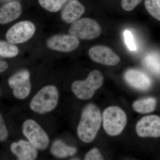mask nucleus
Returning <instances> with one entry per match:
<instances>
[{
  "label": "nucleus",
  "instance_id": "5",
  "mask_svg": "<svg viewBox=\"0 0 160 160\" xmlns=\"http://www.w3.org/2000/svg\"><path fill=\"white\" fill-rule=\"evenodd\" d=\"M102 28L95 20L89 18L79 19L71 23L69 29V34L78 39L90 40L99 37Z\"/></svg>",
  "mask_w": 160,
  "mask_h": 160
},
{
  "label": "nucleus",
  "instance_id": "2",
  "mask_svg": "<svg viewBox=\"0 0 160 160\" xmlns=\"http://www.w3.org/2000/svg\"><path fill=\"white\" fill-rule=\"evenodd\" d=\"M59 100V92L56 86L47 85L39 90L32 98L29 107L32 111L44 114L54 110Z\"/></svg>",
  "mask_w": 160,
  "mask_h": 160
},
{
  "label": "nucleus",
  "instance_id": "24",
  "mask_svg": "<svg viewBox=\"0 0 160 160\" xmlns=\"http://www.w3.org/2000/svg\"><path fill=\"white\" fill-rule=\"evenodd\" d=\"M124 35L125 42L129 50L131 51L136 50V47L135 45L133 36L131 32L128 30H125L124 32Z\"/></svg>",
  "mask_w": 160,
  "mask_h": 160
},
{
  "label": "nucleus",
  "instance_id": "13",
  "mask_svg": "<svg viewBox=\"0 0 160 160\" xmlns=\"http://www.w3.org/2000/svg\"><path fill=\"white\" fill-rule=\"evenodd\" d=\"M85 12V7L78 0H68L62 8L61 19L64 23L71 24L79 19Z\"/></svg>",
  "mask_w": 160,
  "mask_h": 160
},
{
  "label": "nucleus",
  "instance_id": "19",
  "mask_svg": "<svg viewBox=\"0 0 160 160\" xmlns=\"http://www.w3.org/2000/svg\"><path fill=\"white\" fill-rule=\"evenodd\" d=\"M18 48L14 44L1 41L0 42V56L2 57L11 58L17 56L18 54Z\"/></svg>",
  "mask_w": 160,
  "mask_h": 160
},
{
  "label": "nucleus",
  "instance_id": "17",
  "mask_svg": "<svg viewBox=\"0 0 160 160\" xmlns=\"http://www.w3.org/2000/svg\"><path fill=\"white\" fill-rule=\"evenodd\" d=\"M156 104L155 99L149 98L135 101L132 104V107L137 112L146 114L154 111L156 107Z\"/></svg>",
  "mask_w": 160,
  "mask_h": 160
},
{
  "label": "nucleus",
  "instance_id": "15",
  "mask_svg": "<svg viewBox=\"0 0 160 160\" xmlns=\"http://www.w3.org/2000/svg\"><path fill=\"white\" fill-rule=\"evenodd\" d=\"M21 4L17 2L6 3L0 9V23L7 24L19 17L22 12Z\"/></svg>",
  "mask_w": 160,
  "mask_h": 160
},
{
  "label": "nucleus",
  "instance_id": "14",
  "mask_svg": "<svg viewBox=\"0 0 160 160\" xmlns=\"http://www.w3.org/2000/svg\"><path fill=\"white\" fill-rule=\"evenodd\" d=\"M10 149L19 160H34L38 157V149L29 141L20 140L12 143Z\"/></svg>",
  "mask_w": 160,
  "mask_h": 160
},
{
  "label": "nucleus",
  "instance_id": "4",
  "mask_svg": "<svg viewBox=\"0 0 160 160\" xmlns=\"http://www.w3.org/2000/svg\"><path fill=\"white\" fill-rule=\"evenodd\" d=\"M103 126L106 133L116 136L122 133L127 122V115L118 106H111L105 109L102 114Z\"/></svg>",
  "mask_w": 160,
  "mask_h": 160
},
{
  "label": "nucleus",
  "instance_id": "9",
  "mask_svg": "<svg viewBox=\"0 0 160 160\" xmlns=\"http://www.w3.org/2000/svg\"><path fill=\"white\" fill-rule=\"evenodd\" d=\"M136 131L140 137H160V117L151 115L142 118L137 123Z\"/></svg>",
  "mask_w": 160,
  "mask_h": 160
},
{
  "label": "nucleus",
  "instance_id": "11",
  "mask_svg": "<svg viewBox=\"0 0 160 160\" xmlns=\"http://www.w3.org/2000/svg\"><path fill=\"white\" fill-rule=\"evenodd\" d=\"M89 58L95 62L107 66H114L120 62V58L109 47L97 45L88 51Z\"/></svg>",
  "mask_w": 160,
  "mask_h": 160
},
{
  "label": "nucleus",
  "instance_id": "12",
  "mask_svg": "<svg viewBox=\"0 0 160 160\" xmlns=\"http://www.w3.org/2000/svg\"><path fill=\"white\" fill-rule=\"evenodd\" d=\"M124 78L129 86L142 91L148 90L152 83L151 79L146 73L137 69L127 70L124 73Z\"/></svg>",
  "mask_w": 160,
  "mask_h": 160
},
{
  "label": "nucleus",
  "instance_id": "1",
  "mask_svg": "<svg viewBox=\"0 0 160 160\" xmlns=\"http://www.w3.org/2000/svg\"><path fill=\"white\" fill-rule=\"evenodd\" d=\"M102 121V114L97 106L89 104L85 106L77 129L80 140L86 143L92 142L99 130Z\"/></svg>",
  "mask_w": 160,
  "mask_h": 160
},
{
  "label": "nucleus",
  "instance_id": "3",
  "mask_svg": "<svg viewBox=\"0 0 160 160\" xmlns=\"http://www.w3.org/2000/svg\"><path fill=\"white\" fill-rule=\"evenodd\" d=\"M104 80V76L101 72L92 70L86 79L73 82L71 85L72 91L79 99H90L96 91L102 86Z\"/></svg>",
  "mask_w": 160,
  "mask_h": 160
},
{
  "label": "nucleus",
  "instance_id": "6",
  "mask_svg": "<svg viewBox=\"0 0 160 160\" xmlns=\"http://www.w3.org/2000/svg\"><path fill=\"white\" fill-rule=\"evenodd\" d=\"M22 132L29 142L38 150H45L49 146V136L34 120L29 119L24 122Z\"/></svg>",
  "mask_w": 160,
  "mask_h": 160
},
{
  "label": "nucleus",
  "instance_id": "20",
  "mask_svg": "<svg viewBox=\"0 0 160 160\" xmlns=\"http://www.w3.org/2000/svg\"><path fill=\"white\" fill-rule=\"evenodd\" d=\"M68 0H38L39 4L44 9L50 12H56L62 9Z\"/></svg>",
  "mask_w": 160,
  "mask_h": 160
},
{
  "label": "nucleus",
  "instance_id": "21",
  "mask_svg": "<svg viewBox=\"0 0 160 160\" xmlns=\"http://www.w3.org/2000/svg\"><path fill=\"white\" fill-rule=\"evenodd\" d=\"M145 6L149 14L160 21V0H145Z\"/></svg>",
  "mask_w": 160,
  "mask_h": 160
},
{
  "label": "nucleus",
  "instance_id": "7",
  "mask_svg": "<svg viewBox=\"0 0 160 160\" xmlns=\"http://www.w3.org/2000/svg\"><path fill=\"white\" fill-rule=\"evenodd\" d=\"M29 70H20L11 76L8 79L9 86L12 89V93L16 98L25 99L29 96L31 90Z\"/></svg>",
  "mask_w": 160,
  "mask_h": 160
},
{
  "label": "nucleus",
  "instance_id": "18",
  "mask_svg": "<svg viewBox=\"0 0 160 160\" xmlns=\"http://www.w3.org/2000/svg\"><path fill=\"white\" fill-rule=\"evenodd\" d=\"M144 66L149 71L156 75H160V55L156 52H151L144 58Z\"/></svg>",
  "mask_w": 160,
  "mask_h": 160
},
{
  "label": "nucleus",
  "instance_id": "16",
  "mask_svg": "<svg viewBox=\"0 0 160 160\" xmlns=\"http://www.w3.org/2000/svg\"><path fill=\"white\" fill-rule=\"evenodd\" d=\"M77 151L76 148L66 145L60 140L55 141L50 148V152L54 156L59 158H64L72 156Z\"/></svg>",
  "mask_w": 160,
  "mask_h": 160
},
{
  "label": "nucleus",
  "instance_id": "23",
  "mask_svg": "<svg viewBox=\"0 0 160 160\" xmlns=\"http://www.w3.org/2000/svg\"><path fill=\"white\" fill-rule=\"evenodd\" d=\"M142 0H122V8L126 11H131L140 4Z\"/></svg>",
  "mask_w": 160,
  "mask_h": 160
},
{
  "label": "nucleus",
  "instance_id": "26",
  "mask_svg": "<svg viewBox=\"0 0 160 160\" xmlns=\"http://www.w3.org/2000/svg\"><path fill=\"white\" fill-rule=\"evenodd\" d=\"M8 66H9V65L6 61H4V60H1V62H0V72L1 73L6 71V69H8Z\"/></svg>",
  "mask_w": 160,
  "mask_h": 160
},
{
  "label": "nucleus",
  "instance_id": "10",
  "mask_svg": "<svg viewBox=\"0 0 160 160\" xmlns=\"http://www.w3.org/2000/svg\"><path fill=\"white\" fill-rule=\"evenodd\" d=\"M78 39L70 34H57L49 38L46 42L49 49L63 52H70L79 46Z\"/></svg>",
  "mask_w": 160,
  "mask_h": 160
},
{
  "label": "nucleus",
  "instance_id": "8",
  "mask_svg": "<svg viewBox=\"0 0 160 160\" xmlns=\"http://www.w3.org/2000/svg\"><path fill=\"white\" fill-rule=\"evenodd\" d=\"M35 26L29 21H23L16 23L6 32V38L9 42L14 44L26 42L34 34Z\"/></svg>",
  "mask_w": 160,
  "mask_h": 160
},
{
  "label": "nucleus",
  "instance_id": "22",
  "mask_svg": "<svg viewBox=\"0 0 160 160\" xmlns=\"http://www.w3.org/2000/svg\"><path fill=\"white\" fill-rule=\"evenodd\" d=\"M84 160H102L104 158L97 148H94L89 150L86 153Z\"/></svg>",
  "mask_w": 160,
  "mask_h": 160
},
{
  "label": "nucleus",
  "instance_id": "25",
  "mask_svg": "<svg viewBox=\"0 0 160 160\" xmlns=\"http://www.w3.org/2000/svg\"><path fill=\"white\" fill-rule=\"evenodd\" d=\"M8 129L4 121L2 114L0 115V141L1 142H5L8 138Z\"/></svg>",
  "mask_w": 160,
  "mask_h": 160
}]
</instances>
